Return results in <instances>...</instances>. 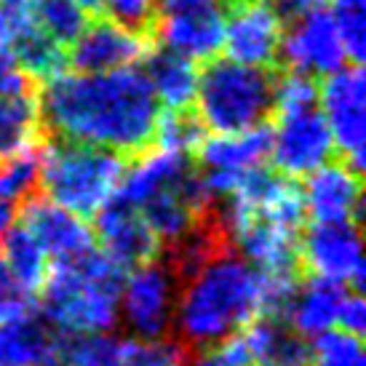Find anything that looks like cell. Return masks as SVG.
<instances>
[{
    "instance_id": "cell-25",
    "label": "cell",
    "mask_w": 366,
    "mask_h": 366,
    "mask_svg": "<svg viewBox=\"0 0 366 366\" xmlns=\"http://www.w3.org/2000/svg\"><path fill=\"white\" fill-rule=\"evenodd\" d=\"M32 11L35 24L61 49H70L89 24V11H83L75 0H32Z\"/></svg>"
},
{
    "instance_id": "cell-21",
    "label": "cell",
    "mask_w": 366,
    "mask_h": 366,
    "mask_svg": "<svg viewBox=\"0 0 366 366\" xmlns=\"http://www.w3.org/2000/svg\"><path fill=\"white\" fill-rule=\"evenodd\" d=\"M144 56H147V67L142 72L158 104L174 112L193 110L195 92H198V72H201L198 64L169 51V49H161V46Z\"/></svg>"
},
{
    "instance_id": "cell-10",
    "label": "cell",
    "mask_w": 366,
    "mask_h": 366,
    "mask_svg": "<svg viewBox=\"0 0 366 366\" xmlns=\"http://www.w3.org/2000/svg\"><path fill=\"white\" fill-rule=\"evenodd\" d=\"M275 129H270V161L275 172L297 179L335 158V139L318 104L300 110L273 112Z\"/></svg>"
},
{
    "instance_id": "cell-3",
    "label": "cell",
    "mask_w": 366,
    "mask_h": 366,
    "mask_svg": "<svg viewBox=\"0 0 366 366\" xmlns=\"http://www.w3.org/2000/svg\"><path fill=\"white\" fill-rule=\"evenodd\" d=\"M123 270L97 249L75 262H56L41 289L43 318L61 337L107 335L118 324Z\"/></svg>"
},
{
    "instance_id": "cell-33",
    "label": "cell",
    "mask_w": 366,
    "mask_h": 366,
    "mask_svg": "<svg viewBox=\"0 0 366 366\" xmlns=\"http://www.w3.org/2000/svg\"><path fill=\"white\" fill-rule=\"evenodd\" d=\"M38 81L21 70L9 51L0 54V97H35Z\"/></svg>"
},
{
    "instance_id": "cell-1",
    "label": "cell",
    "mask_w": 366,
    "mask_h": 366,
    "mask_svg": "<svg viewBox=\"0 0 366 366\" xmlns=\"http://www.w3.org/2000/svg\"><path fill=\"white\" fill-rule=\"evenodd\" d=\"M158 107L144 72L137 67L99 75L64 70L38 92L43 132L121 155H139L153 147Z\"/></svg>"
},
{
    "instance_id": "cell-16",
    "label": "cell",
    "mask_w": 366,
    "mask_h": 366,
    "mask_svg": "<svg viewBox=\"0 0 366 366\" xmlns=\"http://www.w3.org/2000/svg\"><path fill=\"white\" fill-rule=\"evenodd\" d=\"M147 54V38L118 27L110 19L89 21L86 30L75 38L67 54L72 72L99 75V72L134 67Z\"/></svg>"
},
{
    "instance_id": "cell-36",
    "label": "cell",
    "mask_w": 366,
    "mask_h": 366,
    "mask_svg": "<svg viewBox=\"0 0 366 366\" xmlns=\"http://www.w3.org/2000/svg\"><path fill=\"white\" fill-rule=\"evenodd\" d=\"M270 3L278 9L281 16H284V14H289V16H302L307 11L324 9L326 0H270Z\"/></svg>"
},
{
    "instance_id": "cell-23",
    "label": "cell",
    "mask_w": 366,
    "mask_h": 366,
    "mask_svg": "<svg viewBox=\"0 0 366 366\" xmlns=\"http://www.w3.org/2000/svg\"><path fill=\"white\" fill-rule=\"evenodd\" d=\"M0 257L9 267V273L14 275V281L27 292V295H35L41 292L46 278H49V257L43 252L38 241L27 233V227L21 224H14L9 230V235L3 238L0 244Z\"/></svg>"
},
{
    "instance_id": "cell-7",
    "label": "cell",
    "mask_w": 366,
    "mask_h": 366,
    "mask_svg": "<svg viewBox=\"0 0 366 366\" xmlns=\"http://www.w3.org/2000/svg\"><path fill=\"white\" fill-rule=\"evenodd\" d=\"M179 295V281L163 259L134 267L121 286L118 318L134 340H161L172 335L174 307Z\"/></svg>"
},
{
    "instance_id": "cell-29",
    "label": "cell",
    "mask_w": 366,
    "mask_h": 366,
    "mask_svg": "<svg viewBox=\"0 0 366 366\" xmlns=\"http://www.w3.org/2000/svg\"><path fill=\"white\" fill-rule=\"evenodd\" d=\"M126 340L110 335L75 337V342L64 345L67 366H123Z\"/></svg>"
},
{
    "instance_id": "cell-5",
    "label": "cell",
    "mask_w": 366,
    "mask_h": 366,
    "mask_svg": "<svg viewBox=\"0 0 366 366\" xmlns=\"http://www.w3.org/2000/svg\"><path fill=\"white\" fill-rule=\"evenodd\" d=\"M275 72L233 59H212L198 72L193 110L204 129L227 137L267 123L273 115Z\"/></svg>"
},
{
    "instance_id": "cell-17",
    "label": "cell",
    "mask_w": 366,
    "mask_h": 366,
    "mask_svg": "<svg viewBox=\"0 0 366 366\" xmlns=\"http://www.w3.org/2000/svg\"><path fill=\"white\" fill-rule=\"evenodd\" d=\"M302 209L313 222H356L361 217V177L353 166L329 161L300 187Z\"/></svg>"
},
{
    "instance_id": "cell-4",
    "label": "cell",
    "mask_w": 366,
    "mask_h": 366,
    "mask_svg": "<svg viewBox=\"0 0 366 366\" xmlns=\"http://www.w3.org/2000/svg\"><path fill=\"white\" fill-rule=\"evenodd\" d=\"M126 172V155L78 142L41 147V190L51 204L78 214L97 217L110 204Z\"/></svg>"
},
{
    "instance_id": "cell-26",
    "label": "cell",
    "mask_w": 366,
    "mask_h": 366,
    "mask_svg": "<svg viewBox=\"0 0 366 366\" xmlns=\"http://www.w3.org/2000/svg\"><path fill=\"white\" fill-rule=\"evenodd\" d=\"M41 187V144L0 161V198L27 204Z\"/></svg>"
},
{
    "instance_id": "cell-30",
    "label": "cell",
    "mask_w": 366,
    "mask_h": 366,
    "mask_svg": "<svg viewBox=\"0 0 366 366\" xmlns=\"http://www.w3.org/2000/svg\"><path fill=\"white\" fill-rule=\"evenodd\" d=\"M155 6L158 0H104L102 9L107 11V19L115 21L118 27L150 41L155 24Z\"/></svg>"
},
{
    "instance_id": "cell-6",
    "label": "cell",
    "mask_w": 366,
    "mask_h": 366,
    "mask_svg": "<svg viewBox=\"0 0 366 366\" xmlns=\"http://www.w3.org/2000/svg\"><path fill=\"white\" fill-rule=\"evenodd\" d=\"M224 0H158L153 38L190 61H212L224 43Z\"/></svg>"
},
{
    "instance_id": "cell-27",
    "label": "cell",
    "mask_w": 366,
    "mask_h": 366,
    "mask_svg": "<svg viewBox=\"0 0 366 366\" xmlns=\"http://www.w3.org/2000/svg\"><path fill=\"white\" fill-rule=\"evenodd\" d=\"M204 132V123L198 121L195 110H166L163 115H158L153 144L158 150H169V153L190 155L193 158L195 150L206 139Z\"/></svg>"
},
{
    "instance_id": "cell-14",
    "label": "cell",
    "mask_w": 366,
    "mask_h": 366,
    "mask_svg": "<svg viewBox=\"0 0 366 366\" xmlns=\"http://www.w3.org/2000/svg\"><path fill=\"white\" fill-rule=\"evenodd\" d=\"M21 227L38 241L46 257L56 262H75L97 252V238L78 214L51 204L49 198H30L21 209Z\"/></svg>"
},
{
    "instance_id": "cell-41",
    "label": "cell",
    "mask_w": 366,
    "mask_h": 366,
    "mask_svg": "<svg viewBox=\"0 0 366 366\" xmlns=\"http://www.w3.org/2000/svg\"><path fill=\"white\" fill-rule=\"evenodd\" d=\"M337 9H364L366 0H335Z\"/></svg>"
},
{
    "instance_id": "cell-8",
    "label": "cell",
    "mask_w": 366,
    "mask_h": 366,
    "mask_svg": "<svg viewBox=\"0 0 366 366\" xmlns=\"http://www.w3.org/2000/svg\"><path fill=\"white\" fill-rule=\"evenodd\" d=\"M318 110L342 153L356 172L366 161V78L361 64H345L318 86Z\"/></svg>"
},
{
    "instance_id": "cell-18",
    "label": "cell",
    "mask_w": 366,
    "mask_h": 366,
    "mask_svg": "<svg viewBox=\"0 0 366 366\" xmlns=\"http://www.w3.org/2000/svg\"><path fill=\"white\" fill-rule=\"evenodd\" d=\"M195 172V161L190 155L169 153V150H144L139 153V161H134L118 184L115 198L123 204L139 209L144 201H150L153 195L182 184L190 174Z\"/></svg>"
},
{
    "instance_id": "cell-31",
    "label": "cell",
    "mask_w": 366,
    "mask_h": 366,
    "mask_svg": "<svg viewBox=\"0 0 366 366\" xmlns=\"http://www.w3.org/2000/svg\"><path fill=\"white\" fill-rule=\"evenodd\" d=\"M335 24L345 56L353 64H361L366 54V14L364 9H335Z\"/></svg>"
},
{
    "instance_id": "cell-15",
    "label": "cell",
    "mask_w": 366,
    "mask_h": 366,
    "mask_svg": "<svg viewBox=\"0 0 366 366\" xmlns=\"http://www.w3.org/2000/svg\"><path fill=\"white\" fill-rule=\"evenodd\" d=\"M97 246L115 267L134 270L144 262H153L161 254V244L134 206L112 198L102 212L97 214Z\"/></svg>"
},
{
    "instance_id": "cell-37",
    "label": "cell",
    "mask_w": 366,
    "mask_h": 366,
    "mask_svg": "<svg viewBox=\"0 0 366 366\" xmlns=\"http://www.w3.org/2000/svg\"><path fill=\"white\" fill-rule=\"evenodd\" d=\"M16 204H11L6 198H0V244H3V238L9 235V230L16 224Z\"/></svg>"
},
{
    "instance_id": "cell-12",
    "label": "cell",
    "mask_w": 366,
    "mask_h": 366,
    "mask_svg": "<svg viewBox=\"0 0 366 366\" xmlns=\"http://www.w3.org/2000/svg\"><path fill=\"white\" fill-rule=\"evenodd\" d=\"M284 16L270 0H230L224 16V43L227 59L273 70L281 41H284Z\"/></svg>"
},
{
    "instance_id": "cell-40",
    "label": "cell",
    "mask_w": 366,
    "mask_h": 366,
    "mask_svg": "<svg viewBox=\"0 0 366 366\" xmlns=\"http://www.w3.org/2000/svg\"><path fill=\"white\" fill-rule=\"evenodd\" d=\"M83 11H102L104 0H75Z\"/></svg>"
},
{
    "instance_id": "cell-34",
    "label": "cell",
    "mask_w": 366,
    "mask_h": 366,
    "mask_svg": "<svg viewBox=\"0 0 366 366\" xmlns=\"http://www.w3.org/2000/svg\"><path fill=\"white\" fill-rule=\"evenodd\" d=\"M27 310H30V295L14 281V275L9 273V267L0 257V324L27 313Z\"/></svg>"
},
{
    "instance_id": "cell-24",
    "label": "cell",
    "mask_w": 366,
    "mask_h": 366,
    "mask_svg": "<svg viewBox=\"0 0 366 366\" xmlns=\"http://www.w3.org/2000/svg\"><path fill=\"white\" fill-rule=\"evenodd\" d=\"M9 54L30 78L43 83L54 78V75L64 72V67H67V49H61L59 43H54L38 24H32L24 32H19L11 41Z\"/></svg>"
},
{
    "instance_id": "cell-38",
    "label": "cell",
    "mask_w": 366,
    "mask_h": 366,
    "mask_svg": "<svg viewBox=\"0 0 366 366\" xmlns=\"http://www.w3.org/2000/svg\"><path fill=\"white\" fill-rule=\"evenodd\" d=\"M187 366H230V364L224 361V356L217 347H212V350H204V353H198V356L190 358Z\"/></svg>"
},
{
    "instance_id": "cell-2",
    "label": "cell",
    "mask_w": 366,
    "mask_h": 366,
    "mask_svg": "<svg viewBox=\"0 0 366 366\" xmlns=\"http://www.w3.org/2000/svg\"><path fill=\"white\" fill-rule=\"evenodd\" d=\"M257 318H267L264 275L233 246H224L179 284L172 332L195 356Z\"/></svg>"
},
{
    "instance_id": "cell-35",
    "label": "cell",
    "mask_w": 366,
    "mask_h": 366,
    "mask_svg": "<svg viewBox=\"0 0 366 366\" xmlns=\"http://www.w3.org/2000/svg\"><path fill=\"white\" fill-rule=\"evenodd\" d=\"M340 332H345V335H353V337H361L366 329V302L361 292L356 289H347V295L342 297V302H340V310H337V326Z\"/></svg>"
},
{
    "instance_id": "cell-19",
    "label": "cell",
    "mask_w": 366,
    "mask_h": 366,
    "mask_svg": "<svg viewBox=\"0 0 366 366\" xmlns=\"http://www.w3.org/2000/svg\"><path fill=\"white\" fill-rule=\"evenodd\" d=\"M345 295L347 286L310 275L305 281H300L295 297L289 300L284 324L310 342V340L332 332L337 326V310H340V302Z\"/></svg>"
},
{
    "instance_id": "cell-32",
    "label": "cell",
    "mask_w": 366,
    "mask_h": 366,
    "mask_svg": "<svg viewBox=\"0 0 366 366\" xmlns=\"http://www.w3.org/2000/svg\"><path fill=\"white\" fill-rule=\"evenodd\" d=\"M35 24L32 0H0V54L9 51L11 41Z\"/></svg>"
},
{
    "instance_id": "cell-28",
    "label": "cell",
    "mask_w": 366,
    "mask_h": 366,
    "mask_svg": "<svg viewBox=\"0 0 366 366\" xmlns=\"http://www.w3.org/2000/svg\"><path fill=\"white\" fill-rule=\"evenodd\" d=\"M307 366H366L364 342L361 337L332 329L326 335L315 337V342L310 345Z\"/></svg>"
},
{
    "instance_id": "cell-39",
    "label": "cell",
    "mask_w": 366,
    "mask_h": 366,
    "mask_svg": "<svg viewBox=\"0 0 366 366\" xmlns=\"http://www.w3.org/2000/svg\"><path fill=\"white\" fill-rule=\"evenodd\" d=\"M35 366H67V361H64V347H61V350H56V353H51V356H46L43 361H38Z\"/></svg>"
},
{
    "instance_id": "cell-22",
    "label": "cell",
    "mask_w": 366,
    "mask_h": 366,
    "mask_svg": "<svg viewBox=\"0 0 366 366\" xmlns=\"http://www.w3.org/2000/svg\"><path fill=\"white\" fill-rule=\"evenodd\" d=\"M43 137L38 94L35 97H0V161L30 147Z\"/></svg>"
},
{
    "instance_id": "cell-9",
    "label": "cell",
    "mask_w": 366,
    "mask_h": 366,
    "mask_svg": "<svg viewBox=\"0 0 366 366\" xmlns=\"http://www.w3.org/2000/svg\"><path fill=\"white\" fill-rule=\"evenodd\" d=\"M195 155V169L201 174L206 195L214 204L224 201L238 190L246 174L264 166V161L270 158V126L262 123L244 134L227 137L217 134L212 139H204Z\"/></svg>"
},
{
    "instance_id": "cell-13",
    "label": "cell",
    "mask_w": 366,
    "mask_h": 366,
    "mask_svg": "<svg viewBox=\"0 0 366 366\" xmlns=\"http://www.w3.org/2000/svg\"><path fill=\"white\" fill-rule=\"evenodd\" d=\"M289 72L300 75H332L340 67H345V49L340 41V32L335 24V14L326 9L307 11L302 16H295V24L284 30L281 54Z\"/></svg>"
},
{
    "instance_id": "cell-20",
    "label": "cell",
    "mask_w": 366,
    "mask_h": 366,
    "mask_svg": "<svg viewBox=\"0 0 366 366\" xmlns=\"http://www.w3.org/2000/svg\"><path fill=\"white\" fill-rule=\"evenodd\" d=\"M64 347V337L32 310L0 324V366H35Z\"/></svg>"
},
{
    "instance_id": "cell-11",
    "label": "cell",
    "mask_w": 366,
    "mask_h": 366,
    "mask_svg": "<svg viewBox=\"0 0 366 366\" xmlns=\"http://www.w3.org/2000/svg\"><path fill=\"white\" fill-rule=\"evenodd\" d=\"M300 270L361 292L364 249L356 222H313L300 235Z\"/></svg>"
},
{
    "instance_id": "cell-42",
    "label": "cell",
    "mask_w": 366,
    "mask_h": 366,
    "mask_svg": "<svg viewBox=\"0 0 366 366\" xmlns=\"http://www.w3.org/2000/svg\"><path fill=\"white\" fill-rule=\"evenodd\" d=\"M254 366H264V364H254Z\"/></svg>"
}]
</instances>
